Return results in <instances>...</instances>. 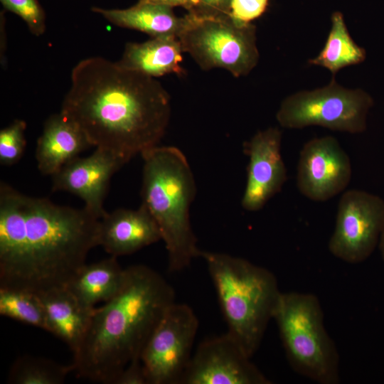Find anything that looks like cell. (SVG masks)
Returning <instances> with one entry per match:
<instances>
[{"instance_id":"obj_27","label":"cell","mask_w":384,"mask_h":384,"mask_svg":"<svg viewBox=\"0 0 384 384\" xmlns=\"http://www.w3.org/2000/svg\"><path fill=\"white\" fill-rule=\"evenodd\" d=\"M114 384H148L140 359L132 361L122 371Z\"/></svg>"},{"instance_id":"obj_5","label":"cell","mask_w":384,"mask_h":384,"mask_svg":"<svg viewBox=\"0 0 384 384\" xmlns=\"http://www.w3.org/2000/svg\"><path fill=\"white\" fill-rule=\"evenodd\" d=\"M228 326L250 357L259 348L281 292L269 270L239 257L201 250Z\"/></svg>"},{"instance_id":"obj_26","label":"cell","mask_w":384,"mask_h":384,"mask_svg":"<svg viewBox=\"0 0 384 384\" xmlns=\"http://www.w3.org/2000/svg\"><path fill=\"white\" fill-rule=\"evenodd\" d=\"M269 0H232L230 16L242 23L250 22L263 14Z\"/></svg>"},{"instance_id":"obj_22","label":"cell","mask_w":384,"mask_h":384,"mask_svg":"<svg viewBox=\"0 0 384 384\" xmlns=\"http://www.w3.org/2000/svg\"><path fill=\"white\" fill-rule=\"evenodd\" d=\"M71 371L72 364L65 366L47 358L24 356L12 365L7 381L12 384H62Z\"/></svg>"},{"instance_id":"obj_9","label":"cell","mask_w":384,"mask_h":384,"mask_svg":"<svg viewBox=\"0 0 384 384\" xmlns=\"http://www.w3.org/2000/svg\"><path fill=\"white\" fill-rule=\"evenodd\" d=\"M198 328V318L188 305L175 302L166 309L140 356L148 384H180Z\"/></svg>"},{"instance_id":"obj_17","label":"cell","mask_w":384,"mask_h":384,"mask_svg":"<svg viewBox=\"0 0 384 384\" xmlns=\"http://www.w3.org/2000/svg\"><path fill=\"white\" fill-rule=\"evenodd\" d=\"M36 294L44 309L47 331L75 353L87 334L95 308L83 305L65 286Z\"/></svg>"},{"instance_id":"obj_25","label":"cell","mask_w":384,"mask_h":384,"mask_svg":"<svg viewBox=\"0 0 384 384\" xmlns=\"http://www.w3.org/2000/svg\"><path fill=\"white\" fill-rule=\"evenodd\" d=\"M3 6L19 16L29 31L39 36L46 30V14L38 0H0Z\"/></svg>"},{"instance_id":"obj_13","label":"cell","mask_w":384,"mask_h":384,"mask_svg":"<svg viewBox=\"0 0 384 384\" xmlns=\"http://www.w3.org/2000/svg\"><path fill=\"white\" fill-rule=\"evenodd\" d=\"M281 145L282 132L277 127L259 131L245 143L244 152L248 156L247 181L241 201L245 210H261L282 190L287 174Z\"/></svg>"},{"instance_id":"obj_3","label":"cell","mask_w":384,"mask_h":384,"mask_svg":"<svg viewBox=\"0 0 384 384\" xmlns=\"http://www.w3.org/2000/svg\"><path fill=\"white\" fill-rule=\"evenodd\" d=\"M175 292L165 279L143 265L125 268L119 292L93 309L90 326L71 363L79 377L114 384L142 351Z\"/></svg>"},{"instance_id":"obj_8","label":"cell","mask_w":384,"mask_h":384,"mask_svg":"<svg viewBox=\"0 0 384 384\" xmlns=\"http://www.w3.org/2000/svg\"><path fill=\"white\" fill-rule=\"evenodd\" d=\"M373 105L371 96L362 89H348L333 78L326 86L299 91L287 97L276 114L286 129L319 126L350 134L366 129L367 117Z\"/></svg>"},{"instance_id":"obj_6","label":"cell","mask_w":384,"mask_h":384,"mask_svg":"<svg viewBox=\"0 0 384 384\" xmlns=\"http://www.w3.org/2000/svg\"><path fill=\"white\" fill-rule=\"evenodd\" d=\"M272 319L295 372L319 384L339 383V356L316 295L281 292Z\"/></svg>"},{"instance_id":"obj_10","label":"cell","mask_w":384,"mask_h":384,"mask_svg":"<svg viewBox=\"0 0 384 384\" xmlns=\"http://www.w3.org/2000/svg\"><path fill=\"white\" fill-rule=\"evenodd\" d=\"M383 226L381 197L362 190L346 191L338 201L329 250L349 264L364 262L378 246Z\"/></svg>"},{"instance_id":"obj_21","label":"cell","mask_w":384,"mask_h":384,"mask_svg":"<svg viewBox=\"0 0 384 384\" xmlns=\"http://www.w3.org/2000/svg\"><path fill=\"white\" fill-rule=\"evenodd\" d=\"M331 20L324 46L309 63L325 68L334 75L343 68L363 63L366 53L351 36L341 12H334Z\"/></svg>"},{"instance_id":"obj_19","label":"cell","mask_w":384,"mask_h":384,"mask_svg":"<svg viewBox=\"0 0 384 384\" xmlns=\"http://www.w3.org/2000/svg\"><path fill=\"white\" fill-rule=\"evenodd\" d=\"M125 276L117 257L82 265L65 287L85 306L95 308L112 299L120 289Z\"/></svg>"},{"instance_id":"obj_30","label":"cell","mask_w":384,"mask_h":384,"mask_svg":"<svg viewBox=\"0 0 384 384\" xmlns=\"http://www.w3.org/2000/svg\"><path fill=\"white\" fill-rule=\"evenodd\" d=\"M378 247L380 253V256L384 262V226L380 233Z\"/></svg>"},{"instance_id":"obj_14","label":"cell","mask_w":384,"mask_h":384,"mask_svg":"<svg viewBox=\"0 0 384 384\" xmlns=\"http://www.w3.org/2000/svg\"><path fill=\"white\" fill-rule=\"evenodd\" d=\"M128 161L107 149L95 148L90 156H78L52 176V190L73 193L99 218L107 211L103 204L112 176Z\"/></svg>"},{"instance_id":"obj_1","label":"cell","mask_w":384,"mask_h":384,"mask_svg":"<svg viewBox=\"0 0 384 384\" xmlns=\"http://www.w3.org/2000/svg\"><path fill=\"white\" fill-rule=\"evenodd\" d=\"M100 220L0 183V287L38 293L65 286L99 246Z\"/></svg>"},{"instance_id":"obj_2","label":"cell","mask_w":384,"mask_h":384,"mask_svg":"<svg viewBox=\"0 0 384 384\" xmlns=\"http://www.w3.org/2000/svg\"><path fill=\"white\" fill-rule=\"evenodd\" d=\"M60 112L92 146L129 161L158 145L169 122L171 100L155 78L95 56L73 68Z\"/></svg>"},{"instance_id":"obj_4","label":"cell","mask_w":384,"mask_h":384,"mask_svg":"<svg viewBox=\"0 0 384 384\" xmlns=\"http://www.w3.org/2000/svg\"><path fill=\"white\" fill-rule=\"evenodd\" d=\"M142 203L156 221L168 255V269L179 272L200 257L190 220L196 187L189 163L175 146H156L142 154Z\"/></svg>"},{"instance_id":"obj_28","label":"cell","mask_w":384,"mask_h":384,"mask_svg":"<svg viewBox=\"0 0 384 384\" xmlns=\"http://www.w3.org/2000/svg\"><path fill=\"white\" fill-rule=\"evenodd\" d=\"M197 6L194 13L205 15L230 16L232 0H196Z\"/></svg>"},{"instance_id":"obj_24","label":"cell","mask_w":384,"mask_h":384,"mask_svg":"<svg viewBox=\"0 0 384 384\" xmlns=\"http://www.w3.org/2000/svg\"><path fill=\"white\" fill-rule=\"evenodd\" d=\"M26 122L16 119L0 131V163L11 166L22 157L26 145Z\"/></svg>"},{"instance_id":"obj_15","label":"cell","mask_w":384,"mask_h":384,"mask_svg":"<svg viewBox=\"0 0 384 384\" xmlns=\"http://www.w3.org/2000/svg\"><path fill=\"white\" fill-rule=\"evenodd\" d=\"M160 240L159 228L143 204L107 212L100 220L99 245L111 256L130 255Z\"/></svg>"},{"instance_id":"obj_23","label":"cell","mask_w":384,"mask_h":384,"mask_svg":"<svg viewBox=\"0 0 384 384\" xmlns=\"http://www.w3.org/2000/svg\"><path fill=\"white\" fill-rule=\"evenodd\" d=\"M0 314L47 331L44 309L32 292L0 287Z\"/></svg>"},{"instance_id":"obj_29","label":"cell","mask_w":384,"mask_h":384,"mask_svg":"<svg viewBox=\"0 0 384 384\" xmlns=\"http://www.w3.org/2000/svg\"><path fill=\"white\" fill-rule=\"evenodd\" d=\"M138 3L159 4L171 8L181 6L188 10V12L193 11L197 6L196 0H139Z\"/></svg>"},{"instance_id":"obj_20","label":"cell","mask_w":384,"mask_h":384,"mask_svg":"<svg viewBox=\"0 0 384 384\" xmlns=\"http://www.w3.org/2000/svg\"><path fill=\"white\" fill-rule=\"evenodd\" d=\"M173 8L149 3H137L124 9H105L92 7L111 23L122 28L137 30L151 38L176 36L181 31L184 16L178 17Z\"/></svg>"},{"instance_id":"obj_18","label":"cell","mask_w":384,"mask_h":384,"mask_svg":"<svg viewBox=\"0 0 384 384\" xmlns=\"http://www.w3.org/2000/svg\"><path fill=\"white\" fill-rule=\"evenodd\" d=\"M182 48L176 36L151 38L143 43H127L121 59L122 67L152 78L181 75Z\"/></svg>"},{"instance_id":"obj_16","label":"cell","mask_w":384,"mask_h":384,"mask_svg":"<svg viewBox=\"0 0 384 384\" xmlns=\"http://www.w3.org/2000/svg\"><path fill=\"white\" fill-rule=\"evenodd\" d=\"M92 146L84 132L60 112L50 116L38 137L36 159L40 172L53 176L64 165Z\"/></svg>"},{"instance_id":"obj_12","label":"cell","mask_w":384,"mask_h":384,"mask_svg":"<svg viewBox=\"0 0 384 384\" xmlns=\"http://www.w3.org/2000/svg\"><path fill=\"white\" fill-rule=\"evenodd\" d=\"M352 177L350 158L331 136L307 142L299 153L297 186L314 201H326L343 192Z\"/></svg>"},{"instance_id":"obj_7","label":"cell","mask_w":384,"mask_h":384,"mask_svg":"<svg viewBox=\"0 0 384 384\" xmlns=\"http://www.w3.org/2000/svg\"><path fill=\"white\" fill-rule=\"evenodd\" d=\"M177 38L183 52L204 70L223 68L238 78L247 75L259 60L255 26L228 15L188 12Z\"/></svg>"},{"instance_id":"obj_11","label":"cell","mask_w":384,"mask_h":384,"mask_svg":"<svg viewBox=\"0 0 384 384\" xmlns=\"http://www.w3.org/2000/svg\"><path fill=\"white\" fill-rule=\"evenodd\" d=\"M228 333L201 342L180 384H270Z\"/></svg>"}]
</instances>
